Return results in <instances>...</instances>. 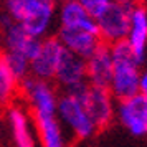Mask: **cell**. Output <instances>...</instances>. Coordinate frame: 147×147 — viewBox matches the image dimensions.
Here are the masks:
<instances>
[{
  "mask_svg": "<svg viewBox=\"0 0 147 147\" xmlns=\"http://www.w3.org/2000/svg\"><path fill=\"white\" fill-rule=\"evenodd\" d=\"M5 8L8 17L20 23L32 36L38 40L51 36L58 10L55 0H8Z\"/></svg>",
  "mask_w": 147,
  "mask_h": 147,
  "instance_id": "6da1fadb",
  "label": "cell"
},
{
  "mask_svg": "<svg viewBox=\"0 0 147 147\" xmlns=\"http://www.w3.org/2000/svg\"><path fill=\"white\" fill-rule=\"evenodd\" d=\"M113 55V76L107 89L111 91L116 101L131 98L139 93L140 80V63L126 40L109 45Z\"/></svg>",
  "mask_w": 147,
  "mask_h": 147,
  "instance_id": "7a4b0ae2",
  "label": "cell"
},
{
  "mask_svg": "<svg viewBox=\"0 0 147 147\" xmlns=\"http://www.w3.org/2000/svg\"><path fill=\"white\" fill-rule=\"evenodd\" d=\"M56 117L66 131L69 140H88L98 129L76 93H61L56 104Z\"/></svg>",
  "mask_w": 147,
  "mask_h": 147,
  "instance_id": "3957f363",
  "label": "cell"
},
{
  "mask_svg": "<svg viewBox=\"0 0 147 147\" xmlns=\"http://www.w3.org/2000/svg\"><path fill=\"white\" fill-rule=\"evenodd\" d=\"M18 98L23 99L25 107L32 114H56L60 94L53 81L27 76L20 81Z\"/></svg>",
  "mask_w": 147,
  "mask_h": 147,
  "instance_id": "277c9868",
  "label": "cell"
},
{
  "mask_svg": "<svg viewBox=\"0 0 147 147\" xmlns=\"http://www.w3.org/2000/svg\"><path fill=\"white\" fill-rule=\"evenodd\" d=\"M74 93L78 94L98 131H102L113 124L116 119V99L107 88L86 84Z\"/></svg>",
  "mask_w": 147,
  "mask_h": 147,
  "instance_id": "5b68a950",
  "label": "cell"
},
{
  "mask_svg": "<svg viewBox=\"0 0 147 147\" xmlns=\"http://www.w3.org/2000/svg\"><path fill=\"white\" fill-rule=\"evenodd\" d=\"M132 3H116V2H111L94 18L96 20V27H98V33H99V38L102 43L113 45V43L126 40Z\"/></svg>",
  "mask_w": 147,
  "mask_h": 147,
  "instance_id": "8992f818",
  "label": "cell"
},
{
  "mask_svg": "<svg viewBox=\"0 0 147 147\" xmlns=\"http://www.w3.org/2000/svg\"><path fill=\"white\" fill-rule=\"evenodd\" d=\"M0 36H2V51L25 56L32 60L38 51L40 41L28 33L20 23L10 18L7 13L0 17Z\"/></svg>",
  "mask_w": 147,
  "mask_h": 147,
  "instance_id": "52a82bcc",
  "label": "cell"
},
{
  "mask_svg": "<svg viewBox=\"0 0 147 147\" xmlns=\"http://www.w3.org/2000/svg\"><path fill=\"white\" fill-rule=\"evenodd\" d=\"M5 121L10 129L13 147H38L33 117H32V113L25 107V104L13 102L7 106Z\"/></svg>",
  "mask_w": 147,
  "mask_h": 147,
  "instance_id": "ba28073f",
  "label": "cell"
},
{
  "mask_svg": "<svg viewBox=\"0 0 147 147\" xmlns=\"http://www.w3.org/2000/svg\"><path fill=\"white\" fill-rule=\"evenodd\" d=\"M116 119L129 134L136 137L147 136V98L134 94L116 102Z\"/></svg>",
  "mask_w": 147,
  "mask_h": 147,
  "instance_id": "9c48e42d",
  "label": "cell"
},
{
  "mask_svg": "<svg viewBox=\"0 0 147 147\" xmlns=\"http://www.w3.org/2000/svg\"><path fill=\"white\" fill-rule=\"evenodd\" d=\"M65 48L56 36H47L40 41L38 51L30 60V76L40 80L53 81L56 68L60 65L61 58L65 55Z\"/></svg>",
  "mask_w": 147,
  "mask_h": 147,
  "instance_id": "30bf717a",
  "label": "cell"
},
{
  "mask_svg": "<svg viewBox=\"0 0 147 147\" xmlns=\"http://www.w3.org/2000/svg\"><path fill=\"white\" fill-rule=\"evenodd\" d=\"M53 84L60 88L63 93H74L83 86H86V60L74 53L65 51L56 68Z\"/></svg>",
  "mask_w": 147,
  "mask_h": 147,
  "instance_id": "8fae6325",
  "label": "cell"
},
{
  "mask_svg": "<svg viewBox=\"0 0 147 147\" xmlns=\"http://www.w3.org/2000/svg\"><path fill=\"white\" fill-rule=\"evenodd\" d=\"M55 36L60 40V43L63 45V48L66 51L78 55L84 60L102 43L98 30H91V28L56 27V35Z\"/></svg>",
  "mask_w": 147,
  "mask_h": 147,
  "instance_id": "7c38bea8",
  "label": "cell"
},
{
  "mask_svg": "<svg viewBox=\"0 0 147 147\" xmlns=\"http://www.w3.org/2000/svg\"><path fill=\"white\" fill-rule=\"evenodd\" d=\"M113 76V55L111 47L101 43L86 58V80L88 84L107 88Z\"/></svg>",
  "mask_w": 147,
  "mask_h": 147,
  "instance_id": "4fadbf2b",
  "label": "cell"
},
{
  "mask_svg": "<svg viewBox=\"0 0 147 147\" xmlns=\"http://www.w3.org/2000/svg\"><path fill=\"white\" fill-rule=\"evenodd\" d=\"M38 147H69L71 140L56 114H32Z\"/></svg>",
  "mask_w": 147,
  "mask_h": 147,
  "instance_id": "5bb4252c",
  "label": "cell"
},
{
  "mask_svg": "<svg viewBox=\"0 0 147 147\" xmlns=\"http://www.w3.org/2000/svg\"><path fill=\"white\" fill-rule=\"evenodd\" d=\"M126 43L132 50L136 58L142 63L147 51V8L137 2H134L131 7Z\"/></svg>",
  "mask_w": 147,
  "mask_h": 147,
  "instance_id": "9a60e30c",
  "label": "cell"
},
{
  "mask_svg": "<svg viewBox=\"0 0 147 147\" xmlns=\"http://www.w3.org/2000/svg\"><path fill=\"white\" fill-rule=\"evenodd\" d=\"M20 91V81L12 73L10 66L0 51V106H10L17 102Z\"/></svg>",
  "mask_w": 147,
  "mask_h": 147,
  "instance_id": "2e32d148",
  "label": "cell"
},
{
  "mask_svg": "<svg viewBox=\"0 0 147 147\" xmlns=\"http://www.w3.org/2000/svg\"><path fill=\"white\" fill-rule=\"evenodd\" d=\"M2 51V50H0ZM3 58L7 61V65L10 66L12 73L17 76V80L22 81L25 80L27 76H30V60H27L25 56H20V55H13V53H3Z\"/></svg>",
  "mask_w": 147,
  "mask_h": 147,
  "instance_id": "e0dca14e",
  "label": "cell"
},
{
  "mask_svg": "<svg viewBox=\"0 0 147 147\" xmlns=\"http://www.w3.org/2000/svg\"><path fill=\"white\" fill-rule=\"evenodd\" d=\"M78 2L88 10V13L93 15L94 18L111 3V0H78Z\"/></svg>",
  "mask_w": 147,
  "mask_h": 147,
  "instance_id": "ac0fdd59",
  "label": "cell"
},
{
  "mask_svg": "<svg viewBox=\"0 0 147 147\" xmlns=\"http://www.w3.org/2000/svg\"><path fill=\"white\" fill-rule=\"evenodd\" d=\"M139 94H142L144 98H147V71L140 73V80H139Z\"/></svg>",
  "mask_w": 147,
  "mask_h": 147,
  "instance_id": "d6986e66",
  "label": "cell"
},
{
  "mask_svg": "<svg viewBox=\"0 0 147 147\" xmlns=\"http://www.w3.org/2000/svg\"><path fill=\"white\" fill-rule=\"evenodd\" d=\"M111 2H116V3H132V0H111Z\"/></svg>",
  "mask_w": 147,
  "mask_h": 147,
  "instance_id": "ffe728a7",
  "label": "cell"
},
{
  "mask_svg": "<svg viewBox=\"0 0 147 147\" xmlns=\"http://www.w3.org/2000/svg\"><path fill=\"white\" fill-rule=\"evenodd\" d=\"M56 3H63V2H68V0H55Z\"/></svg>",
  "mask_w": 147,
  "mask_h": 147,
  "instance_id": "44dd1931",
  "label": "cell"
},
{
  "mask_svg": "<svg viewBox=\"0 0 147 147\" xmlns=\"http://www.w3.org/2000/svg\"><path fill=\"white\" fill-rule=\"evenodd\" d=\"M0 129H2V117H0Z\"/></svg>",
  "mask_w": 147,
  "mask_h": 147,
  "instance_id": "7402d4cb",
  "label": "cell"
},
{
  "mask_svg": "<svg viewBox=\"0 0 147 147\" xmlns=\"http://www.w3.org/2000/svg\"><path fill=\"white\" fill-rule=\"evenodd\" d=\"M132 2H137V3H139V2H140V0H132Z\"/></svg>",
  "mask_w": 147,
  "mask_h": 147,
  "instance_id": "603a6c76",
  "label": "cell"
},
{
  "mask_svg": "<svg viewBox=\"0 0 147 147\" xmlns=\"http://www.w3.org/2000/svg\"><path fill=\"white\" fill-rule=\"evenodd\" d=\"M5 2H8V0H5Z\"/></svg>",
  "mask_w": 147,
  "mask_h": 147,
  "instance_id": "cb8c5ba5",
  "label": "cell"
}]
</instances>
